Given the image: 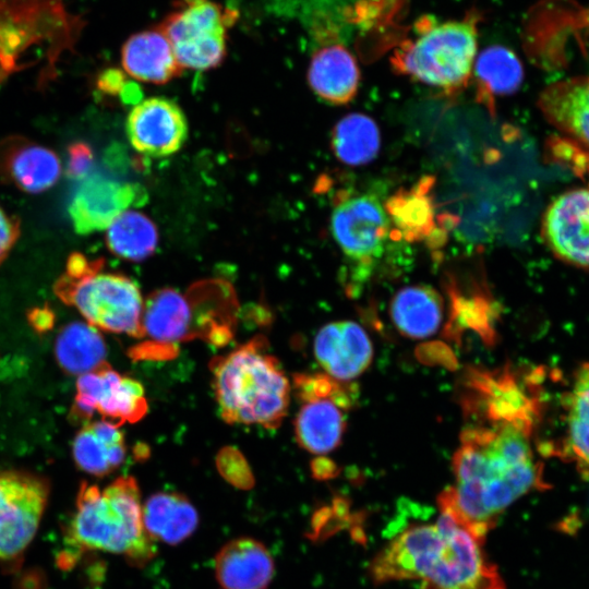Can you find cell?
<instances>
[{
  "label": "cell",
  "instance_id": "cell-1",
  "mask_svg": "<svg viewBox=\"0 0 589 589\" xmlns=\"http://www.w3.org/2000/svg\"><path fill=\"white\" fill-rule=\"evenodd\" d=\"M532 429L524 421H466L453 456L454 484L438 495V508L485 539L514 502L548 489Z\"/></svg>",
  "mask_w": 589,
  "mask_h": 589
},
{
  "label": "cell",
  "instance_id": "cell-2",
  "mask_svg": "<svg viewBox=\"0 0 589 589\" xmlns=\"http://www.w3.org/2000/svg\"><path fill=\"white\" fill-rule=\"evenodd\" d=\"M484 540L440 509L436 522L411 526L393 538L371 562L370 575L376 584L420 580L421 589H506Z\"/></svg>",
  "mask_w": 589,
  "mask_h": 589
},
{
  "label": "cell",
  "instance_id": "cell-3",
  "mask_svg": "<svg viewBox=\"0 0 589 589\" xmlns=\"http://www.w3.org/2000/svg\"><path fill=\"white\" fill-rule=\"evenodd\" d=\"M213 389L227 423L276 429L287 414L291 386L268 342L256 336L211 361Z\"/></svg>",
  "mask_w": 589,
  "mask_h": 589
},
{
  "label": "cell",
  "instance_id": "cell-4",
  "mask_svg": "<svg viewBox=\"0 0 589 589\" xmlns=\"http://www.w3.org/2000/svg\"><path fill=\"white\" fill-rule=\"evenodd\" d=\"M62 0H0V84L44 61L38 84L57 75L60 57L72 51L85 26Z\"/></svg>",
  "mask_w": 589,
  "mask_h": 589
},
{
  "label": "cell",
  "instance_id": "cell-5",
  "mask_svg": "<svg viewBox=\"0 0 589 589\" xmlns=\"http://www.w3.org/2000/svg\"><path fill=\"white\" fill-rule=\"evenodd\" d=\"M67 537L79 550L122 554L133 563L148 560L153 539L143 525L135 479L119 477L105 489L83 482Z\"/></svg>",
  "mask_w": 589,
  "mask_h": 589
},
{
  "label": "cell",
  "instance_id": "cell-6",
  "mask_svg": "<svg viewBox=\"0 0 589 589\" xmlns=\"http://www.w3.org/2000/svg\"><path fill=\"white\" fill-rule=\"evenodd\" d=\"M480 21L474 9L459 20L437 22L423 16L414 25L416 36L394 50L393 69L446 96L457 95L472 75Z\"/></svg>",
  "mask_w": 589,
  "mask_h": 589
},
{
  "label": "cell",
  "instance_id": "cell-7",
  "mask_svg": "<svg viewBox=\"0 0 589 589\" xmlns=\"http://www.w3.org/2000/svg\"><path fill=\"white\" fill-rule=\"evenodd\" d=\"M104 263L72 253L53 284L55 294L98 329L143 338L144 300L139 287L127 276L103 272Z\"/></svg>",
  "mask_w": 589,
  "mask_h": 589
},
{
  "label": "cell",
  "instance_id": "cell-8",
  "mask_svg": "<svg viewBox=\"0 0 589 589\" xmlns=\"http://www.w3.org/2000/svg\"><path fill=\"white\" fill-rule=\"evenodd\" d=\"M237 17L236 10L213 0H176L158 27L182 69L208 70L225 59L227 32Z\"/></svg>",
  "mask_w": 589,
  "mask_h": 589
},
{
  "label": "cell",
  "instance_id": "cell-9",
  "mask_svg": "<svg viewBox=\"0 0 589 589\" xmlns=\"http://www.w3.org/2000/svg\"><path fill=\"white\" fill-rule=\"evenodd\" d=\"M293 389L300 404L293 428L300 447L314 455H325L341 443L348 412L353 406L349 383L327 374L298 373Z\"/></svg>",
  "mask_w": 589,
  "mask_h": 589
},
{
  "label": "cell",
  "instance_id": "cell-10",
  "mask_svg": "<svg viewBox=\"0 0 589 589\" xmlns=\"http://www.w3.org/2000/svg\"><path fill=\"white\" fill-rule=\"evenodd\" d=\"M330 227L357 279H365L381 259L390 225L376 194L340 190L334 199Z\"/></svg>",
  "mask_w": 589,
  "mask_h": 589
},
{
  "label": "cell",
  "instance_id": "cell-11",
  "mask_svg": "<svg viewBox=\"0 0 589 589\" xmlns=\"http://www.w3.org/2000/svg\"><path fill=\"white\" fill-rule=\"evenodd\" d=\"M49 483L24 470L0 471V562L23 555L44 516Z\"/></svg>",
  "mask_w": 589,
  "mask_h": 589
},
{
  "label": "cell",
  "instance_id": "cell-12",
  "mask_svg": "<svg viewBox=\"0 0 589 589\" xmlns=\"http://www.w3.org/2000/svg\"><path fill=\"white\" fill-rule=\"evenodd\" d=\"M148 410L142 384L121 375L107 362L96 370L80 375L71 417L88 420L94 414L116 426L135 423Z\"/></svg>",
  "mask_w": 589,
  "mask_h": 589
},
{
  "label": "cell",
  "instance_id": "cell-13",
  "mask_svg": "<svg viewBox=\"0 0 589 589\" xmlns=\"http://www.w3.org/2000/svg\"><path fill=\"white\" fill-rule=\"evenodd\" d=\"M435 178L422 177L411 188H401L384 202L390 225L389 238L405 242H424L430 249L445 243L454 217L437 215L433 196Z\"/></svg>",
  "mask_w": 589,
  "mask_h": 589
},
{
  "label": "cell",
  "instance_id": "cell-14",
  "mask_svg": "<svg viewBox=\"0 0 589 589\" xmlns=\"http://www.w3.org/2000/svg\"><path fill=\"white\" fill-rule=\"evenodd\" d=\"M541 237L561 261L589 271V189L577 188L555 197L543 213Z\"/></svg>",
  "mask_w": 589,
  "mask_h": 589
},
{
  "label": "cell",
  "instance_id": "cell-15",
  "mask_svg": "<svg viewBox=\"0 0 589 589\" xmlns=\"http://www.w3.org/2000/svg\"><path fill=\"white\" fill-rule=\"evenodd\" d=\"M146 200V191L140 184L93 173L81 180L69 213L74 230L88 235L107 229L119 215Z\"/></svg>",
  "mask_w": 589,
  "mask_h": 589
},
{
  "label": "cell",
  "instance_id": "cell-16",
  "mask_svg": "<svg viewBox=\"0 0 589 589\" xmlns=\"http://www.w3.org/2000/svg\"><path fill=\"white\" fill-rule=\"evenodd\" d=\"M127 134L137 152L165 157L181 148L188 135V123L175 101L151 97L137 103L129 112Z\"/></svg>",
  "mask_w": 589,
  "mask_h": 589
},
{
  "label": "cell",
  "instance_id": "cell-17",
  "mask_svg": "<svg viewBox=\"0 0 589 589\" xmlns=\"http://www.w3.org/2000/svg\"><path fill=\"white\" fill-rule=\"evenodd\" d=\"M373 344L365 329L353 321L324 325L314 339V356L325 374L349 383L359 377L373 360Z\"/></svg>",
  "mask_w": 589,
  "mask_h": 589
},
{
  "label": "cell",
  "instance_id": "cell-18",
  "mask_svg": "<svg viewBox=\"0 0 589 589\" xmlns=\"http://www.w3.org/2000/svg\"><path fill=\"white\" fill-rule=\"evenodd\" d=\"M62 171L58 155L21 135L0 141V180L23 192L37 194L56 184Z\"/></svg>",
  "mask_w": 589,
  "mask_h": 589
},
{
  "label": "cell",
  "instance_id": "cell-19",
  "mask_svg": "<svg viewBox=\"0 0 589 589\" xmlns=\"http://www.w3.org/2000/svg\"><path fill=\"white\" fill-rule=\"evenodd\" d=\"M196 303L188 293L163 288L152 292L144 301L142 326L157 349V357L175 353V345L196 335Z\"/></svg>",
  "mask_w": 589,
  "mask_h": 589
},
{
  "label": "cell",
  "instance_id": "cell-20",
  "mask_svg": "<svg viewBox=\"0 0 589 589\" xmlns=\"http://www.w3.org/2000/svg\"><path fill=\"white\" fill-rule=\"evenodd\" d=\"M308 82L323 100L332 105H345L357 95L360 70L354 56L346 46L326 35L312 55Z\"/></svg>",
  "mask_w": 589,
  "mask_h": 589
},
{
  "label": "cell",
  "instance_id": "cell-21",
  "mask_svg": "<svg viewBox=\"0 0 589 589\" xmlns=\"http://www.w3.org/2000/svg\"><path fill=\"white\" fill-rule=\"evenodd\" d=\"M538 107L551 125L589 151V75L550 84Z\"/></svg>",
  "mask_w": 589,
  "mask_h": 589
},
{
  "label": "cell",
  "instance_id": "cell-22",
  "mask_svg": "<svg viewBox=\"0 0 589 589\" xmlns=\"http://www.w3.org/2000/svg\"><path fill=\"white\" fill-rule=\"evenodd\" d=\"M274 573L269 551L253 538L229 541L215 557V575L223 589H266Z\"/></svg>",
  "mask_w": 589,
  "mask_h": 589
},
{
  "label": "cell",
  "instance_id": "cell-23",
  "mask_svg": "<svg viewBox=\"0 0 589 589\" xmlns=\"http://www.w3.org/2000/svg\"><path fill=\"white\" fill-rule=\"evenodd\" d=\"M121 62L130 76L146 83L164 84L182 71L158 26L131 35L122 46Z\"/></svg>",
  "mask_w": 589,
  "mask_h": 589
},
{
  "label": "cell",
  "instance_id": "cell-24",
  "mask_svg": "<svg viewBox=\"0 0 589 589\" xmlns=\"http://www.w3.org/2000/svg\"><path fill=\"white\" fill-rule=\"evenodd\" d=\"M396 329L406 337L422 339L434 335L444 317L441 294L428 285H411L399 289L389 306Z\"/></svg>",
  "mask_w": 589,
  "mask_h": 589
},
{
  "label": "cell",
  "instance_id": "cell-25",
  "mask_svg": "<svg viewBox=\"0 0 589 589\" xmlns=\"http://www.w3.org/2000/svg\"><path fill=\"white\" fill-rule=\"evenodd\" d=\"M143 525L152 539L177 545L199 526V514L184 495L177 492L152 494L142 506Z\"/></svg>",
  "mask_w": 589,
  "mask_h": 589
},
{
  "label": "cell",
  "instance_id": "cell-26",
  "mask_svg": "<svg viewBox=\"0 0 589 589\" xmlns=\"http://www.w3.org/2000/svg\"><path fill=\"white\" fill-rule=\"evenodd\" d=\"M125 452L123 433L104 420L86 422L72 444L77 467L96 477L107 476L118 469L124 460Z\"/></svg>",
  "mask_w": 589,
  "mask_h": 589
},
{
  "label": "cell",
  "instance_id": "cell-27",
  "mask_svg": "<svg viewBox=\"0 0 589 589\" xmlns=\"http://www.w3.org/2000/svg\"><path fill=\"white\" fill-rule=\"evenodd\" d=\"M477 100L494 113V99L516 92L524 79L518 57L508 48L491 46L476 57L473 71Z\"/></svg>",
  "mask_w": 589,
  "mask_h": 589
},
{
  "label": "cell",
  "instance_id": "cell-28",
  "mask_svg": "<svg viewBox=\"0 0 589 589\" xmlns=\"http://www.w3.org/2000/svg\"><path fill=\"white\" fill-rule=\"evenodd\" d=\"M106 354V344L101 334L87 322L65 325L55 342V356L61 369L79 376L104 364Z\"/></svg>",
  "mask_w": 589,
  "mask_h": 589
},
{
  "label": "cell",
  "instance_id": "cell-29",
  "mask_svg": "<svg viewBox=\"0 0 589 589\" xmlns=\"http://www.w3.org/2000/svg\"><path fill=\"white\" fill-rule=\"evenodd\" d=\"M332 149L344 164L361 166L378 154L381 134L375 121L363 113L341 118L332 131Z\"/></svg>",
  "mask_w": 589,
  "mask_h": 589
},
{
  "label": "cell",
  "instance_id": "cell-30",
  "mask_svg": "<svg viewBox=\"0 0 589 589\" xmlns=\"http://www.w3.org/2000/svg\"><path fill=\"white\" fill-rule=\"evenodd\" d=\"M157 242L154 223L135 211H125L107 228L106 244L109 251L128 261L140 262L151 256Z\"/></svg>",
  "mask_w": 589,
  "mask_h": 589
},
{
  "label": "cell",
  "instance_id": "cell-31",
  "mask_svg": "<svg viewBox=\"0 0 589 589\" xmlns=\"http://www.w3.org/2000/svg\"><path fill=\"white\" fill-rule=\"evenodd\" d=\"M567 448L576 460L578 470L589 476V423L567 417Z\"/></svg>",
  "mask_w": 589,
  "mask_h": 589
},
{
  "label": "cell",
  "instance_id": "cell-32",
  "mask_svg": "<svg viewBox=\"0 0 589 589\" xmlns=\"http://www.w3.org/2000/svg\"><path fill=\"white\" fill-rule=\"evenodd\" d=\"M568 416L589 423V362L576 371L568 397Z\"/></svg>",
  "mask_w": 589,
  "mask_h": 589
},
{
  "label": "cell",
  "instance_id": "cell-33",
  "mask_svg": "<svg viewBox=\"0 0 589 589\" xmlns=\"http://www.w3.org/2000/svg\"><path fill=\"white\" fill-rule=\"evenodd\" d=\"M67 175L71 179L83 180L86 178L94 163L92 148L83 142H76L68 148Z\"/></svg>",
  "mask_w": 589,
  "mask_h": 589
},
{
  "label": "cell",
  "instance_id": "cell-34",
  "mask_svg": "<svg viewBox=\"0 0 589 589\" xmlns=\"http://www.w3.org/2000/svg\"><path fill=\"white\" fill-rule=\"evenodd\" d=\"M21 235V223L0 206V264L7 259Z\"/></svg>",
  "mask_w": 589,
  "mask_h": 589
},
{
  "label": "cell",
  "instance_id": "cell-35",
  "mask_svg": "<svg viewBox=\"0 0 589 589\" xmlns=\"http://www.w3.org/2000/svg\"><path fill=\"white\" fill-rule=\"evenodd\" d=\"M124 85L123 74L116 69L105 71L98 80L99 88L110 94L122 93Z\"/></svg>",
  "mask_w": 589,
  "mask_h": 589
}]
</instances>
